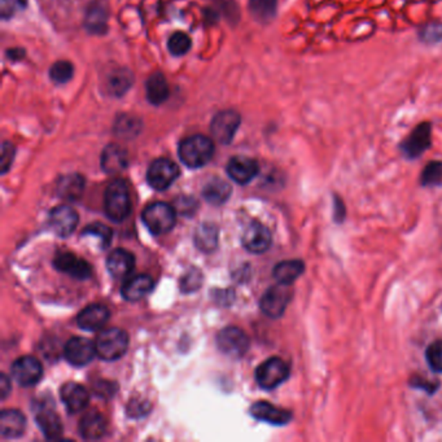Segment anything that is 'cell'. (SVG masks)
I'll return each instance as SVG.
<instances>
[{
    "label": "cell",
    "instance_id": "41",
    "mask_svg": "<svg viewBox=\"0 0 442 442\" xmlns=\"http://www.w3.org/2000/svg\"><path fill=\"white\" fill-rule=\"evenodd\" d=\"M15 158V147L10 142H4L1 147V173L6 174Z\"/></svg>",
    "mask_w": 442,
    "mask_h": 442
},
{
    "label": "cell",
    "instance_id": "4",
    "mask_svg": "<svg viewBox=\"0 0 442 442\" xmlns=\"http://www.w3.org/2000/svg\"><path fill=\"white\" fill-rule=\"evenodd\" d=\"M143 222L154 235H164L173 230L176 209L165 203H154L143 210Z\"/></svg>",
    "mask_w": 442,
    "mask_h": 442
},
{
    "label": "cell",
    "instance_id": "1",
    "mask_svg": "<svg viewBox=\"0 0 442 442\" xmlns=\"http://www.w3.org/2000/svg\"><path fill=\"white\" fill-rule=\"evenodd\" d=\"M181 161L191 167L199 169L205 166L214 154V143L204 135H194L179 145Z\"/></svg>",
    "mask_w": 442,
    "mask_h": 442
},
{
    "label": "cell",
    "instance_id": "6",
    "mask_svg": "<svg viewBox=\"0 0 442 442\" xmlns=\"http://www.w3.org/2000/svg\"><path fill=\"white\" fill-rule=\"evenodd\" d=\"M293 296V289L288 284H280L268 288L259 301V308L268 318H280Z\"/></svg>",
    "mask_w": 442,
    "mask_h": 442
},
{
    "label": "cell",
    "instance_id": "19",
    "mask_svg": "<svg viewBox=\"0 0 442 442\" xmlns=\"http://www.w3.org/2000/svg\"><path fill=\"white\" fill-rule=\"evenodd\" d=\"M62 402L69 412H80L84 410L90 401L89 392L77 383H65L60 391Z\"/></svg>",
    "mask_w": 442,
    "mask_h": 442
},
{
    "label": "cell",
    "instance_id": "36",
    "mask_svg": "<svg viewBox=\"0 0 442 442\" xmlns=\"http://www.w3.org/2000/svg\"><path fill=\"white\" fill-rule=\"evenodd\" d=\"M83 237H96L100 243L102 247L107 248L111 241H112V230L108 226H104L102 223H90L82 231Z\"/></svg>",
    "mask_w": 442,
    "mask_h": 442
},
{
    "label": "cell",
    "instance_id": "43",
    "mask_svg": "<svg viewBox=\"0 0 442 442\" xmlns=\"http://www.w3.org/2000/svg\"><path fill=\"white\" fill-rule=\"evenodd\" d=\"M10 392V380L7 378L6 374L1 375L0 380V393H1V400H6Z\"/></svg>",
    "mask_w": 442,
    "mask_h": 442
},
{
    "label": "cell",
    "instance_id": "7",
    "mask_svg": "<svg viewBox=\"0 0 442 442\" xmlns=\"http://www.w3.org/2000/svg\"><path fill=\"white\" fill-rule=\"evenodd\" d=\"M218 349L231 358H240L247 353L249 338L243 329L226 327L217 335Z\"/></svg>",
    "mask_w": 442,
    "mask_h": 442
},
{
    "label": "cell",
    "instance_id": "9",
    "mask_svg": "<svg viewBox=\"0 0 442 442\" xmlns=\"http://www.w3.org/2000/svg\"><path fill=\"white\" fill-rule=\"evenodd\" d=\"M12 376L22 387L35 385L43 376L41 362L35 357L25 356L15 360L12 365Z\"/></svg>",
    "mask_w": 442,
    "mask_h": 442
},
{
    "label": "cell",
    "instance_id": "39",
    "mask_svg": "<svg viewBox=\"0 0 442 442\" xmlns=\"http://www.w3.org/2000/svg\"><path fill=\"white\" fill-rule=\"evenodd\" d=\"M442 163L433 161L427 165L422 174V183L424 185H433L441 183Z\"/></svg>",
    "mask_w": 442,
    "mask_h": 442
},
{
    "label": "cell",
    "instance_id": "38",
    "mask_svg": "<svg viewBox=\"0 0 442 442\" xmlns=\"http://www.w3.org/2000/svg\"><path fill=\"white\" fill-rule=\"evenodd\" d=\"M425 360L431 370L434 372H442V340L432 342L425 351Z\"/></svg>",
    "mask_w": 442,
    "mask_h": 442
},
{
    "label": "cell",
    "instance_id": "42",
    "mask_svg": "<svg viewBox=\"0 0 442 442\" xmlns=\"http://www.w3.org/2000/svg\"><path fill=\"white\" fill-rule=\"evenodd\" d=\"M26 4V0H3L1 3V12L3 16L7 17L8 15H12L13 10L17 7H24Z\"/></svg>",
    "mask_w": 442,
    "mask_h": 442
},
{
    "label": "cell",
    "instance_id": "37",
    "mask_svg": "<svg viewBox=\"0 0 442 442\" xmlns=\"http://www.w3.org/2000/svg\"><path fill=\"white\" fill-rule=\"evenodd\" d=\"M73 68L72 64L69 62H55L50 69V77L55 83H66L72 80Z\"/></svg>",
    "mask_w": 442,
    "mask_h": 442
},
{
    "label": "cell",
    "instance_id": "16",
    "mask_svg": "<svg viewBox=\"0 0 442 442\" xmlns=\"http://www.w3.org/2000/svg\"><path fill=\"white\" fill-rule=\"evenodd\" d=\"M432 127L430 124H421L402 143V151L410 158H416L431 147Z\"/></svg>",
    "mask_w": 442,
    "mask_h": 442
},
{
    "label": "cell",
    "instance_id": "21",
    "mask_svg": "<svg viewBox=\"0 0 442 442\" xmlns=\"http://www.w3.org/2000/svg\"><path fill=\"white\" fill-rule=\"evenodd\" d=\"M109 310L107 306L100 304H93L78 314L77 323L78 326L86 331H98L105 326L109 320Z\"/></svg>",
    "mask_w": 442,
    "mask_h": 442
},
{
    "label": "cell",
    "instance_id": "2",
    "mask_svg": "<svg viewBox=\"0 0 442 442\" xmlns=\"http://www.w3.org/2000/svg\"><path fill=\"white\" fill-rule=\"evenodd\" d=\"M104 209L107 217L113 222H122L130 214V192L122 179H116L107 187L104 194Z\"/></svg>",
    "mask_w": 442,
    "mask_h": 442
},
{
    "label": "cell",
    "instance_id": "29",
    "mask_svg": "<svg viewBox=\"0 0 442 442\" xmlns=\"http://www.w3.org/2000/svg\"><path fill=\"white\" fill-rule=\"evenodd\" d=\"M84 190V179L80 174L62 176L57 183V194L64 200L74 201L81 199Z\"/></svg>",
    "mask_w": 442,
    "mask_h": 442
},
{
    "label": "cell",
    "instance_id": "20",
    "mask_svg": "<svg viewBox=\"0 0 442 442\" xmlns=\"http://www.w3.org/2000/svg\"><path fill=\"white\" fill-rule=\"evenodd\" d=\"M134 256L126 249H114L107 258V268L116 279L126 278L134 270Z\"/></svg>",
    "mask_w": 442,
    "mask_h": 442
},
{
    "label": "cell",
    "instance_id": "23",
    "mask_svg": "<svg viewBox=\"0 0 442 442\" xmlns=\"http://www.w3.org/2000/svg\"><path fill=\"white\" fill-rule=\"evenodd\" d=\"M154 287V279L149 275H136L129 279L122 287V296L127 301H139L152 292Z\"/></svg>",
    "mask_w": 442,
    "mask_h": 442
},
{
    "label": "cell",
    "instance_id": "22",
    "mask_svg": "<svg viewBox=\"0 0 442 442\" xmlns=\"http://www.w3.org/2000/svg\"><path fill=\"white\" fill-rule=\"evenodd\" d=\"M26 428V419L17 410H4L0 414V432L6 439H17Z\"/></svg>",
    "mask_w": 442,
    "mask_h": 442
},
{
    "label": "cell",
    "instance_id": "35",
    "mask_svg": "<svg viewBox=\"0 0 442 442\" xmlns=\"http://www.w3.org/2000/svg\"><path fill=\"white\" fill-rule=\"evenodd\" d=\"M191 38L185 33L178 31L169 38L167 48L174 56H183L191 50Z\"/></svg>",
    "mask_w": 442,
    "mask_h": 442
},
{
    "label": "cell",
    "instance_id": "8",
    "mask_svg": "<svg viewBox=\"0 0 442 442\" xmlns=\"http://www.w3.org/2000/svg\"><path fill=\"white\" fill-rule=\"evenodd\" d=\"M178 176L179 169L172 160L158 158L149 166L147 173V181L154 190L164 191L174 183Z\"/></svg>",
    "mask_w": 442,
    "mask_h": 442
},
{
    "label": "cell",
    "instance_id": "10",
    "mask_svg": "<svg viewBox=\"0 0 442 442\" xmlns=\"http://www.w3.org/2000/svg\"><path fill=\"white\" fill-rule=\"evenodd\" d=\"M35 421L47 439L56 440L62 436V421L53 407V403L39 402V405L35 407Z\"/></svg>",
    "mask_w": 442,
    "mask_h": 442
},
{
    "label": "cell",
    "instance_id": "27",
    "mask_svg": "<svg viewBox=\"0 0 442 442\" xmlns=\"http://www.w3.org/2000/svg\"><path fill=\"white\" fill-rule=\"evenodd\" d=\"M231 195V185L221 178H212L206 182L203 190V196L212 205L225 204Z\"/></svg>",
    "mask_w": 442,
    "mask_h": 442
},
{
    "label": "cell",
    "instance_id": "3",
    "mask_svg": "<svg viewBox=\"0 0 442 442\" xmlns=\"http://www.w3.org/2000/svg\"><path fill=\"white\" fill-rule=\"evenodd\" d=\"M129 347L127 333L120 329L102 331L95 340L96 356L104 360H120Z\"/></svg>",
    "mask_w": 442,
    "mask_h": 442
},
{
    "label": "cell",
    "instance_id": "15",
    "mask_svg": "<svg viewBox=\"0 0 442 442\" xmlns=\"http://www.w3.org/2000/svg\"><path fill=\"white\" fill-rule=\"evenodd\" d=\"M257 161L246 156H235L227 164V174L239 185H248L258 174Z\"/></svg>",
    "mask_w": 442,
    "mask_h": 442
},
{
    "label": "cell",
    "instance_id": "12",
    "mask_svg": "<svg viewBox=\"0 0 442 442\" xmlns=\"http://www.w3.org/2000/svg\"><path fill=\"white\" fill-rule=\"evenodd\" d=\"M64 356L73 366H86L96 356L95 342L83 338H73L66 342L64 348Z\"/></svg>",
    "mask_w": 442,
    "mask_h": 442
},
{
    "label": "cell",
    "instance_id": "17",
    "mask_svg": "<svg viewBox=\"0 0 442 442\" xmlns=\"http://www.w3.org/2000/svg\"><path fill=\"white\" fill-rule=\"evenodd\" d=\"M53 266L56 270L68 274L69 277L75 279L90 278L93 270L87 261L78 258L73 253H60L53 259Z\"/></svg>",
    "mask_w": 442,
    "mask_h": 442
},
{
    "label": "cell",
    "instance_id": "34",
    "mask_svg": "<svg viewBox=\"0 0 442 442\" xmlns=\"http://www.w3.org/2000/svg\"><path fill=\"white\" fill-rule=\"evenodd\" d=\"M142 130V124L138 118L131 117V116H124L121 117L114 126V131L116 134L120 135V138H134L139 134V131Z\"/></svg>",
    "mask_w": 442,
    "mask_h": 442
},
{
    "label": "cell",
    "instance_id": "24",
    "mask_svg": "<svg viewBox=\"0 0 442 442\" xmlns=\"http://www.w3.org/2000/svg\"><path fill=\"white\" fill-rule=\"evenodd\" d=\"M127 166V154L120 145H108L102 154V167L107 174H117Z\"/></svg>",
    "mask_w": 442,
    "mask_h": 442
},
{
    "label": "cell",
    "instance_id": "5",
    "mask_svg": "<svg viewBox=\"0 0 442 442\" xmlns=\"http://www.w3.org/2000/svg\"><path fill=\"white\" fill-rule=\"evenodd\" d=\"M288 365L278 357H273L261 363L256 370V380L262 389L273 391L288 379Z\"/></svg>",
    "mask_w": 442,
    "mask_h": 442
},
{
    "label": "cell",
    "instance_id": "31",
    "mask_svg": "<svg viewBox=\"0 0 442 442\" xmlns=\"http://www.w3.org/2000/svg\"><path fill=\"white\" fill-rule=\"evenodd\" d=\"M133 82H134V77L131 72L121 68V69H116L108 75L105 86L108 93H112L113 96H121L129 91Z\"/></svg>",
    "mask_w": 442,
    "mask_h": 442
},
{
    "label": "cell",
    "instance_id": "11",
    "mask_svg": "<svg viewBox=\"0 0 442 442\" xmlns=\"http://www.w3.org/2000/svg\"><path fill=\"white\" fill-rule=\"evenodd\" d=\"M77 212L68 205H59L53 208L50 212L48 222L52 231L60 237H68L72 235L78 225Z\"/></svg>",
    "mask_w": 442,
    "mask_h": 442
},
{
    "label": "cell",
    "instance_id": "40",
    "mask_svg": "<svg viewBox=\"0 0 442 442\" xmlns=\"http://www.w3.org/2000/svg\"><path fill=\"white\" fill-rule=\"evenodd\" d=\"M203 283V274L200 270L191 268L190 271H187L185 277L181 280V288L183 292H195L201 287Z\"/></svg>",
    "mask_w": 442,
    "mask_h": 442
},
{
    "label": "cell",
    "instance_id": "25",
    "mask_svg": "<svg viewBox=\"0 0 442 442\" xmlns=\"http://www.w3.org/2000/svg\"><path fill=\"white\" fill-rule=\"evenodd\" d=\"M105 430V419L99 412H87L80 423V433L84 440H99L103 437Z\"/></svg>",
    "mask_w": 442,
    "mask_h": 442
},
{
    "label": "cell",
    "instance_id": "14",
    "mask_svg": "<svg viewBox=\"0 0 442 442\" xmlns=\"http://www.w3.org/2000/svg\"><path fill=\"white\" fill-rule=\"evenodd\" d=\"M243 246L250 253H264L268 248L271 247V234L266 226L262 223L255 222L244 230L243 237H241Z\"/></svg>",
    "mask_w": 442,
    "mask_h": 442
},
{
    "label": "cell",
    "instance_id": "26",
    "mask_svg": "<svg viewBox=\"0 0 442 442\" xmlns=\"http://www.w3.org/2000/svg\"><path fill=\"white\" fill-rule=\"evenodd\" d=\"M305 271V265L300 259H288L279 262L278 265L274 268L273 275L275 280L280 284H288L295 283Z\"/></svg>",
    "mask_w": 442,
    "mask_h": 442
},
{
    "label": "cell",
    "instance_id": "30",
    "mask_svg": "<svg viewBox=\"0 0 442 442\" xmlns=\"http://www.w3.org/2000/svg\"><path fill=\"white\" fill-rule=\"evenodd\" d=\"M145 93L147 99L154 105H160L166 102V99L169 98V84L164 75L160 73L151 75L145 84Z\"/></svg>",
    "mask_w": 442,
    "mask_h": 442
},
{
    "label": "cell",
    "instance_id": "13",
    "mask_svg": "<svg viewBox=\"0 0 442 442\" xmlns=\"http://www.w3.org/2000/svg\"><path fill=\"white\" fill-rule=\"evenodd\" d=\"M240 126V116L234 111H223L216 114L212 121V134L219 143L228 145Z\"/></svg>",
    "mask_w": 442,
    "mask_h": 442
},
{
    "label": "cell",
    "instance_id": "33",
    "mask_svg": "<svg viewBox=\"0 0 442 442\" xmlns=\"http://www.w3.org/2000/svg\"><path fill=\"white\" fill-rule=\"evenodd\" d=\"M278 0H249V10L259 22H268L275 16Z\"/></svg>",
    "mask_w": 442,
    "mask_h": 442
},
{
    "label": "cell",
    "instance_id": "28",
    "mask_svg": "<svg viewBox=\"0 0 442 442\" xmlns=\"http://www.w3.org/2000/svg\"><path fill=\"white\" fill-rule=\"evenodd\" d=\"M107 17H108V10L105 7L104 1L95 0L91 3L90 8L86 13V28L95 34H102L107 28Z\"/></svg>",
    "mask_w": 442,
    "mask_h": 442
},
{
    "label": "cell",
    "instance_id": "18",
    "mask_svg": "<svg viewBox=\"0 0 442 442\" xmlns=\"http://www.w3.org/2000/svg\"><path fill=\"white\" fill-rule=\"evenodd\" d=\"M250 415L257 421L274 425H286L292 419L291 412L264 401L256 402L255 405H252Z\"/></svg>",
    "mask_w": 442,
    "mask_h": 442
},
{
    "label": "cell",
    "instance_id": "32",
    "mask_svg": "<svg viewBox=\"0 0 442 442\" xmlns=\"http://www.w3.org/2000/svg\"><path fill=\"white\" fill-rule=\"evenodd\" d=\"M195 244L205 253L213 252L218 246V228L210 223H203L195 231Z\"/></svg>",
    "mask_w": 442,
    "mask_h": 442
}]
</instances>
